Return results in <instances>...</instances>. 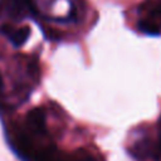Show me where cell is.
I'll return each mask as SVG.
<instances>
[{"instance_id":"cell-1","label":"cell","mask_w":161,"mask_h":161,"mask_svg":"<svg viewBox=\"0 0 161 161\" xmlns=\"http://www.w3.org/2000/svg\"><path fill=\"white\" fill-rule=\"evenodd\" d=\"M26 133L31 137H45L47 135V118L43 108L36 107L29 111L25 119Z\"/></svg>"},{"instance_id":"cell-2","label":"cell","mask_w":161,"mask_h":161,"mask_svg":"<svg viewBox=\"0 0 161 161\" xmlns=\"http://www.w3.org/2000/svg\"><path fill=\"white\" fill-rule=\"evenodd\" d=\"M5 10L9 16L21 19L33 10L31 0H5Z\"/></svg>"},{"instance_id":"cell-3","label":"cell","mask_w":161,"mask_h":161,"mask_svg":"<svg viewBox=\"0 0 161 161\" xmlns=\"http://www.w3.org/2000/svg\"><path fill=\"white\" fill-rule=\"evenodd\" d=\"M1 33L9 38V40L15 45V47H20L23 45L30 34V28L29 26H20V28H13L10 25H5L1 28Z\"/></svg>"},{"instance_id":"cell-4","label":"cell","mask_w":161,"mask_h":161,"mask_svg":"<svg viewBox=\"0 0 161 161\" xmlns=\"http://www.w3.org/2000/svg\"><path fill=\"white\" fill-rule=\"evenodd\" d=\"M138 26H140V29H141L143 33H146V34L156 35V34L160 33L157 25H156L155 23H152V21H148V20H141V21L138 23Z\"/></svg>"},{"instance_id":"cell-5","label":"cell","mask_w":161,"mask_h":161,"mask_svg":"<svg viewBox=\"0 0 161 161\" xmlns=\"http://www.w3.org/2000/svg\"><path fill=\"white\" fill-rule=\"evenodd\" d=\"M156 153L157 156H161V121H160V130H158V142L156 147Z\"/></svg>"},{"instance_id":"cell-6","label":"cell","mask_w":161,"mask_h":161,"mask_svg":"<svg viewBox=\"0 0 161 161\" xmlns=\"http://www.w3.org/2000/svg\"><path fill=\"white\" fill-rule=\"evenodd\" d=\"M3 86H4V82H3V77H1V73H0V92L3 91Z\"/></svg>"},{"instance_id":"cell-7","label":"cell","mask_w":161,"mask_h":161,"mask_svg":"<svg viewBox=\"0 0 161 161\" xmlns=\"http://www.w3.org/2000/svg\"><path fill=\"white\" fill-rule=\"evenodd\" d=\"M157 13H161V3H160L158 6H157Z\"/></svg>"}]
</instances>
